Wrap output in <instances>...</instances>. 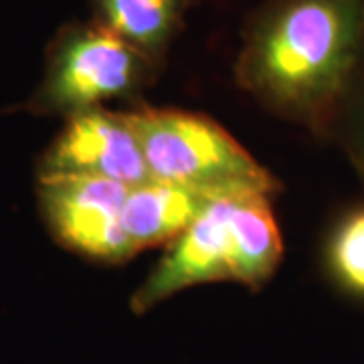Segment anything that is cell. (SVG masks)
Segmentation results:
<instances>
[{
    "label": "cell",
    "mask_w": 364,
    "mask_h": 364,
    "mask_svg": "<svg viewBox=\"0 0 364 364\" xmlns=\"http://www.w3.org/2000/svg\"><path fill=\"white\" fill-rule=\"evenodd\" d=\"M364 57V0H273L245 37L237 79L316 134L334 132Z\"/></svg>",
    "instance_id": "6da1fadb"
},
{
    "label": "cell",
    "mask_w": 364,
    "mask_h": 364,
    "mask_svg": "<svg viewBox=\"0 0 364 364\" xmlns=\"http://www.w3.org/2000/svg\"><path fill=\"white\" fill-rule=\"evenodd\" d=\"M282 259V235L265 195L217 196L174 239L164 259L132 298V310H152L176 291L207 282L259 287Z\"/></svg>",
    "instance_id": "7a4b0ae2"
},
{
    "label": "cell",
    "mask_w": 364,
    "mask_h": 364,
    "mask_svg": "<svg viewBox=\"0 0 364 364\" xmlns=\"http://www.w3.org/2000/svg\"><path fill=\"white\" fill-rule=\"evenodd\" d=\"M150 178L210 196L272 195L275 181L215 122L176 109L132 112Z\"/></svg>",
    "instance_id": "3957f363"
},
{
    "label": "cell",
    "mask_w": 364,
    "mask_h": 364,
    "mask_svg": "<svg viewBox=\"0 0 364 364\" xmlns=\"http://www.w3.org/2000/svg\"><path fill=\"white\" fill-rule=\"evenodd\" d=\"M154 65L95 21L67 25L49 45L45 77L31 107L67 117L102 107L104 102L134 95Z\"/></svg>",
    "instance_id": "277c9868"
},
{
    "label": "cell",
    "mask_w": 364,
    "mask_h": 364,
    "mask_svg": "<svg viewBox=\"0 0 364 364\" xmlns=\"http://www.w3.org/2000/svg\"><path fill=\"white\" fill-rule=\"evenodd\" d=\"M130 188L105 178L49 176L41 178V207L65 247L93 259H130L136 249L122 223Z\"/></svg>",
    "instance_id": "5b68a950"
},
{
    "label": "cell",
    "mask_w": 364,
    "mask_h": 364,
    "mask_svg": "<svg viewBox=\"0 0 364 364\" xmlns=\"http://www.w3.org/2000/svg\"><path fill=\"white\" fill-rule=\"evenodd\" d=\"M90 176L140 186L150 182L142 146L128 114L93 107L69 117L41 164V178Z\"/></svg>",
    "instance_id": "8992f818"
},
{
    "label": "cell",
    "mask_w": 364,
    "mask_h": 364,
    "mask_svg": "<svg viewBox=\"0 0 364 364\" xmlns=\"http://www.w3.org/2000/svg\"><path fill=\"white\" fill-rule=\"evenodd\" d=\"M217 196L186 186L150 181L132 186L122 223L136 251L178 239Z\"/></svg>",
    "instance_id": "52a82bcc"
},
{
    "label": "cell",
    "mask_w": 364,
    "mask_h": 364,
    "mask_svg": "<svg viewBox=\"0 0 364 364\" xmlns=\"http://www.w3.org/2000/svg\"><path fill=\"white\" fill-rule=\"evenodd\" d=\"M198 0H91L95 23L158 63Z\"/></svg>",
    "instance_id": "ba28073f"
},
{
    "label": "cell",
    "mask_w": 364,
    "mask_h": 364,
    "mask_svg": "<svg viewBox=\"0 0 364 364\" xmlns=\"http://www.w3.org/2000/svg\"><path fill=\"white\" fill-rule=\"evenodd\" d=\"M326 259L334 282L354 298L364 299V207L342 217L330 235Z\"/></svg>",
    "instance_id": "9c48e42d"
},
{
    "label": "cell",
    "mask_w": 364,
    "mask_h": 364,
    "mask_svg": "<svg viewBox=\"0 0 364 364\" xmlns=\"http://www.w3.org/2000/svg\"><path fill=\"white\" fill-rule=\"evenodd\" d=\"M332 134L338 136L340 144L364 181V57Z\"/></svg>",
    "instance_id": "30bf717a"
}]
</instances>
